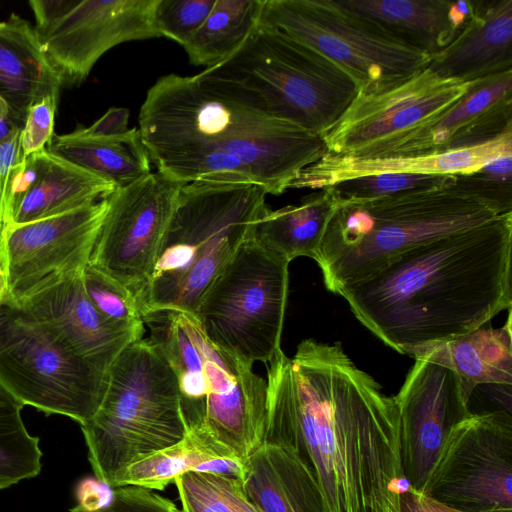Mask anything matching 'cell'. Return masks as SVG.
<instances>
[{
  "label": "cell",
  "instance_id": "cell-1",
  "mask_svg": "<svg viewBox=\"0 0 512 512\" xmlns=\"http://www.w3.org/2000/svg\"><path fill=\"white\" fill-rule=\"evenodd\" d=\"M292 452L314 478L324 512H401L409 487L394 396L341 343L303 340L269 361L264 442Z\"/></svg>",
  "mask_w": 512,
  "mask_h": 512
},
{
  "label": "cell",
  "instance_id": "cell-2",
  "mask_svg": "<svg viewBox=\"0 0 512 512\" xmlns=\"http://www.w3.org/2000/svg\"><path fill=\"white\" fill-rule=\"evenodd\" d=\"M138 122L157 171L185 184L244 163L279 195L327 153L320 135L275 117L256 92L204 71L160 77Z\"/></svg>",
  "mask_w": 512,
  "mask_h": 512
},
{
  "label": "cell",
  "instance_id": "cell-3",
  "mask_svg": "<svg viewBox=\"0 0 512 512\" xmlns=\"http://www.w3.org/2000/svg\"><path fill=\"white\" fill-rule=\"evenodd\" d=\"M512 212L428 240L341 296L382 342L411 357L511 309Z\"/></svg>",
  "mask_w": 512,
  "mask_h": 512
},
{
  "label": "cell",
  "instance_id": "cell-4",
  "mask_svg": "<svg viewBox=\"0 0 512 512\" xmlns=\"http://www.w3.org/2000/svg\"><path fill=\"white\" fill-rule=\"evenodd\" d=\"M509 212L460 175L448 186L338 202L314 260L326 288L341 296L404 251Z\"/></svg>",
  "mask_w": 512,
  "mask_h": 512
},
{
  "label": "cell",
  "instance_id": "cell-5",
  "mask_svg": "<svg viewBox=\"0 0 512 512\" xmlns=\"http://www.w3.org/2000/svg\"><path fill=\"white\" fill-rule=\"evenodd\" d=\"M267 194L254 184H184L137 299L141 316L167 310L194 315L207 288L269 208Z\"/></svg>",
  "mask_w": 512,
  "mask_h": 512
},
{
  "label": "cell",
  "instance_id": "cell-6",
  "mask_svg": "<svg viewBox=\"0 0 512 512\" xmlns=\"http://www.w3.org/2000/svg\"><path fill=\"white\" fill-rule=\"evenodd\" d=\"M142 318L175 373L187 429L206 430L245 463L264 442L266 381L211 343L194 315L167 310Z\"/></svg>",
  "mask_w": 512,
  "mask_h": 512
},
{
  "label": "cell",
  "instance_id": "cell-7",
  "mask_svg": "<svg viewBox=\"0 0 512 512\" xmlns=\"http://www.w3.org/2000/svg\"><path fill=\"white\" fill-rule=\"evenodd\" d=\"M80 426L94 475L110 488L129 464L185 436L175 373L149 339H138L120 353L98 408Z\"/></svg>",
  "mask_w": 512,
  "mask_h": 512
},
{
  "label": "cell",
  "instance_id": "cell-8",
  "mask_svg": "<svg viewBox=\"0 0 512 512\" xmlns=\"http://www.w3.org/2000/svg\"><path fill=\"white\" fill-rule=\"evenodd\" d=\"M203 71L253 90L275 117L321 137L361 88L323 54L263 23L229 58Z\"/></svg>",
  "mask_w": 512,
  "mask_h": 512
},
{
  "label": "cell",
  "instance_id": "cell-9",
  "mask_svg": "<svg viewBox=\"0 0 512 512\" xmlns=\"http://www.w3.org/2000/svg\"><path fill=\"white\" fill-rule=\"evenodd\" d=\"M289 262L252 236L236 250L205 291L194 314L218 348L253 366L281 349Z\"/></svg>",
  "mask_w": 512,
  "mask_h": 512
},
{
  "label": "cell",
  "instance_id": "cell-10",
  "mask_svg": "<svg viewBox=\"0 0 512 512\" xmlns=\"http://www.w3.org/2000/svg\"><path fill=\"white\" fill-rule=\"evenodd\" d=\"M107 374L25 310L0 306V385L24 406L82 425L101 402Z\"/></svg>",
  "mask_w": 512,
  "mask_h": 512
},
{
  "label": "cell",
  "instance_id": "cell-11",
  "mask_svg": "<svg viewBox=\"0 0 512 512\" xmlns=\"http://www.w3.org/2000/svg\"><path fill=\"white\" fill-rule=\"evenodd\" d=\"M260 23L312 47L362 90H377L424 70L432 55L393 36L338 0H264Z\"/></svg>",
  "mask_w": 512,
  "mask_h": 512
},
{
  "label": "cell",
  "instance_id": "cell-12",
  "mask_svg": "<svg viewBox=\"0 0 512 512\" xmlns=\"http://www.w3.org/2000/svg\"><path fill=\"white\" fill-rule=\"evenodd\" d=\"M158 0H31L35 31L62 84L80 85L96 62L128 41L161 37Z\"/></svg>",
  "mask_w": 512,
  "mask_h": 512
},
{
  "label": "cell",
  "instance_id": "cell-13",
  "mask_svg": "<svg viewBox=\"0 0 512 512\" xmlns=\"http://www.w3.org/2000/svg\"><path fill=\"white\" fill-rule=\"evenodd\" d=\"M421 493L467 512L512 509V415L472 412L454 424Z\"/></svg>",
  "mask_w": 512,
  "mask_h": 512
},
{
  "label": "cell",
  "instance_id": "cell-14",
  "mask_svg": "<svg viewBox=\"0 0 512 512\" xmlns=\"http://www.w3.org/2000/svg\"><path fill=\"white\" fill-rule=\"evenodd\" d=\"M184 184L156 171L106 197L89 264L128 289L136 301L151 276Z\"/></svg>",
  "mask_w": 512,
  "mask_h": 512
},
{
  "label": "cell",
  "instance_id": "cell-15",
  "mask_svg": "<svg viewBox=\"0 0 512 512\" xmlns=\"http://www.w3.org/2000/svg\"><path fill=\"white\" fill-rule=\"evenodd\" d=\"M107 209L106 198L77 209L0 230V269L5 304L22 300L89 264Z\"/></svg>",
  "mask_w": 512,
  "mask_h": 512
},
{
  "label": "cell",
  "instance_id": "cell-16",
  "mask_svg": "<svg viewBox=\"0 0 512 512\" xmlns=\"http://www.w3.org/2000/svg\"><path fill=\"white\" fill-rule=\"evenodd\" d=\"M479 80L443 79L425 68L377 90L360 89L341 118L322 137L327 153L367 157L453 105Z\"/></svg>",
  "mask_w": 512,
  "mask_h": 512
},
{
  "label": "cell",
  "instance_id": "cell-17",
  "mask_svg": "<svg viewBox=\"0 0 512 512\" xmlns=\"http://www.w3.org/2000/svg\"><path fill=\"white\" fill-rule=\"evenodd\" d=\"M471 395L449 368L416 359L398 394L399 453L408 484L422 492L451 427L472 413Z\"/></svg>",
  "mask_w": 512,
  "mask_h": 512
},
{
  "label": "cell",
  "instance_id": "cell-18",
  "mask_svg": "<svg viewBox=\"0 0 512 512\" xmlns=\"http://www.w3.org/2000/svg\"><path fill=\"white\" fill-rule=\"evenodd\" d=\"M511 129L512 70H508L480 79L447 109L361 158L445 153L486 143Z\"/></svg>",
  "mask_w": 512,
  "mask_h": 512
},
{
  "label": "cell",
  "instance_id": "cell-19",
  "mask_svg": "<svg viewBox=\"0 0 512 512\" xmlns=\"http://www.w3.org/2000/svg\"><path fill=\"white\" fill-rule=\"evenodd\" d=\"M81 273L46 284L16 306L51 330L78 356L108 372L120 353L142 338L144 328L105 318L88 298Z\"/></svg>",
  "mask_w": 512,
  "mask_h": 512
},
{
  "label": "cell",
  "instance_id": "cell-20",
  "mask_svg": "<svg viewBox=\"0 0 512 512\" xmlns=\"http://www.w3.org/2000/svg\"><path fill=\"white\" fill-rule=\"evenodd\" d=\"M502 156H512V129L486 143L445 153L375 158L326 153L305 168L290 188L323 189L347 179L380 173L464 175Z\"/></svg>",
  "mask_w": 512,
  "mask_h": 512
},
{
  "label": "cell",
  "instance_id": "cell-21",
  "mask_svg": "<svg viewBox=\"0 0 512 512\" xmlns=\"http://www.w3.org/2000/svg\"><path fill=\"white\" fill-rule=\"evenodd\" d=\"M426 68L462 81L512 70V0L474 1L469 21Z\"/></svg>",
  "mask_w": 512,
  "mask_h": 512
},
{
  "label": "cell",
  "instance_id": "cell-22",
  "mask_svg": "<svg viewBox=\"0 0 512 512\" xmlns=\"http://www.w3.org/2000/svg\"><path fill=\"white\" fill-rule=\"evenodd\" d=\"M346 9L432 56L443 50L469 21L474 1L338 0Z\"/></svg>",
  "mask_w": 512,
  "mask_h": 512
},
{
  "label": "cell",
  "instance_id": "cell-23",
  "mask_svg": "<svg viewBox=\"0 0 512 512\" xmlns=\"http://www.w3.org/2000/svg\"><path fill=\"white\" fill-rule=\"evenodd\" d=\"M62 85L34 26L15 13L0 21V96L13 119L24 124L30 106L47 96H59Z\"/></svg>",
  "mask_w": 512,
  "mask_h": 512
},
{
  "label": "cell",
  "instance_id": "cell-24",
  "mask_svg": "<svg viewBox=\"0 0 512 512\" xmlns=\"http://www.w3.org/2000/svg\"><path fill=\"white\" fill-rule=\"evenodd\" d=\"M36 177L12 205L6 224H23L59 215L106 198L115 186L46 148L31 155Z\"/></svg>",
  "mask_w": 512,
  "mask_h": 512
},
{
  "label": "cell",
  "instance_id": "cell-25",
  "mask_svg": "<svg viewBox=\"0 0 512 512\" xmlns=\"http://www.w3.org/2000/svg\"><path fill=\"white\" fill-rule=\"evenodd\" d=\"M244 492L260 512H324L317 484L289 450L263 443L244 464Z\"/></svg>",
  "mask_w": 512,
  "mask_h": 512
},
{
  "label": "cell",
  "instance_id": "cell-26",
  "mask_svg": "<svg viewBox=\"0 0 512 512\" xmlns=\"http://www.w3.org/2000/svg\"><path fill=\"white\" fill-rule=\"evenodd\" d=\"M510 310L506 324L501 328L483 325L466 334L427 347L413 357L425 359L452 370L471 396L479 385H511Z\"/></svg>",
  "mask_w": 512,
  "mask_h": 512
},
{
  "label": "cell",
  "instance_id": "cell-27",
  "mask_svg": "<svg viewBox=\"0 0 512 512\" xmlns=\"http://www.w3.org/2000/svg\"><path fill=\"white\" fill-rule=\"evenodd\" d=\"M46 149L111 182L128 186L151 173V160L138 129L113 137H89L75 130L52 138Z\"/></svg>",
  "mask_w": 512,
  "mask_h": 512
},
{
  "label": "cell",
  "instance_id": "cell-28",
  "mask_svg": "<svg viewBox=\"0 0 512 512\" xmlns=\"http://www.w3.org/2000/svg\"><path fill=\"white\" fill-rule=\"evenodd\" d=\"M330 187L312 193L296 205L267 209L256 221L252 237L289 263L300 256L313 258L336 207Z\"/></svg>",
  "mask_w": 512,
  "mask_h": 512
},
{
  "label": "cell",
  "instance_id": "cell-29",
  "mask_svg": "<svg viewBox=\"0 0 512 512\" xmlns=\"http://www.w3.org/2000/svg\"><path fill=\"white\" fill-rule=\"evenodd\" d=\"M238 459L235 453L202 428H190L177 443L149 453L121 470L111 488L138 486L164 490L179 476L213 459Z\"/></svg>",
  "mask_w": 512,
  "mask_h": 512
},
{
  "label": "cell",
  "instance_id": "cell-30",
  "mask_svg": "<svg viewBox=\"0 0 512 512\" xmlns=\"http://www.w3.org/2000/svg\"><path fill=\"white\" fill-rule=\"evenodd\" d=\"M264 0H215L208 17L183 46L196 66H215L229 58L260 23Z\"/></svg>",
  "mask_w": 512,
  "mask_h": 512
},
{
  "label": "cell",
  "instance_id": "cell-31",
  "mask_svg": "<svg viewBox=\"0 0 512 512\" xmlns=\"http://www.w3.org/2000/svg\"><path fill=\"white\" fill-rule=\"evenodd\" d=\"M24 405L0 385V490L36 477L42 469L39 437L28 433Z\"/></svg>",
  "mask_w": 512,
  "mask_h": 512
},
{
  "label": "cell",
  "instance_id": "cell-32",
  "mask_svg": "<svg viewBox=\"0 0 512 512\" xmlns=\"http://www.w3.org/2000/svg\"><path fill=\"white\" fill-rule=\"evenodd\" d=\"M174 484L182 512H260L246 496L241 479L188 472Z\"/></svg>",
  "mask_w": 512,
  "mask_h": 512
},
{
  "label": "cell",
  "instance_id": "cell-33",
  "mask_svg": "<svg viewBox=\"0 0 512 512\" xmlns=\"http://www.w3.org/2000/svg\"><path fill=\"white\" fill-rule=\"evenodd\" d=\"M458 175L380 173L356 177L330 186L338 202L367 200L382 196L448 186Z\"/></svg>",
  "mask_w": 512,
  "mask_h": 512
},
{
  "label": "cell",
  "instance_id": "cell-34",
  "mask_svg": "<svg viewBox=\"0 0 512 512\" xmlns=\"http://www.w3.org/2000/svg\"><path fill=\"white\" fill-rule=\"evenodd\" d=\"M84 290L95 308L108 320L135 328H144V321L133 294L91 264L81 273Z\"/></svg>",
  "mask_w": 512,
  "mask_h": 512
},
{
  "label": "cell",
  "instance_id": "cell-35",
  "mask_svg": "<svg viewBox=\"0 0 512 512\" xmlns=\"http://www.w3.org/2000/svg\"><path fill=\"white\" fill-rule=\"evenodd\" d=\"M215 0H158L155 21L161 36L184 46L208 17Z\"/></svg>",
  "mask_w": 512,
  "mask_h": 512
},
{
  "label": "cell",
  "instance_id": "cell-36",
  "mask_svg": "<svg viewBox=\"0 0 512 512\" xmlns=\"http://www.w3.org/2000/svg\"><path fill=\"white\" fill-rule=\"evenodd\" d=\"M57 102L58 96L50 95L28 109L20 136L24 159L46 148L51 142Z\"/></svg>",
  "mask_w": 512,
  "mask_h": 512
},
{
  "label": "cell",
  "instance_id": "cell-37",
  "mask_svg": "<svg viewBox=\"0 0 512 512\" xmlns=\"http://www.w3.org/2000/svg\"><path fill=\"white\" fill-rule=\"evenodd\" d=\"M70 512H87L75 506ZM91 512H182L170 499L159 495L154 490L123 486L112 490L110 503L99 510Z\"/></svg>",
  "mask_w": 512,
  "mask_h": 512
},
{
  "label": "cell",
  "instance_id": "cell-38",
  "mask_svg": "<svg viewBox=\"0 0 512 512\" xmlns=\"http://www.w3.org/2000/svg\"><path fill=\"white\" fill-rule=\"evenodd\" d=\"M21 129L16 128L9 136L0 141V221L4 223L5 195L9 175L24 157L21 147Z\"/></svg>",
  "mask_w": 512,
  "mask_h": 512
},
{
  "label": "cell",
  "instance_id": "cell-39",
  "mask_svg": "<svg viewBox=\"0 0 512 512\" xmlns=\"http://www.w3.org/2000/svg\"><path fill=\"white\" fill-rule=\"evenodd\" d=\"M112 490L96 477H84L77 482L74 490L77 507L87 512L104 508L111 501Z\"/></svg>",
  "mask_w": 512,
  "mask_h": 512
},
{
  "label": "cell",
  "instance_id": "cell-40",
  "mask_svg": "<svg viewBox=\"0 0 512 512\" xmlns=\"http://www.w3.org/2000/svg\"><path fill=\"white\" fill-rule=\"evenodd\" d=\"M129 110L112 107L89 127H81L75 131L89 137H113L126 133L128 129Z\"/></svg>",
  "mask_w": 512,
  "mask_h": 512
},
{
  "label": "cell",
  "instance_id": "cell-41",
  "mask_svg": "<svg viewBox=\"0 0 512 512\" xmlns=\"http://www.w3.org/2000/svg\"><path fill=\"white\" fill-rule=\"evenodd\" d=\"M401 512H467L447 506L410 486L401 494ZM480 512H512V509H494Z\"/></svg>",
  "mask_w": 512,
  "mask_h": 512
},
{
  "label": "cell",
  "instance_id": "cell-42",
  "mask_svg": "<svg viewBox=\"0 0 512 512\" xmlns=\"http://www.w3.org/2000/svg\"><path fill=\"white\" fill-rule=\"evenodd\" d=\"M244 464L238 459H213L199 464L193 472L210 473L242 480Z\"/></svg>",
  "mask_w": 512,
  "mask_h": 512
},
{
  "label": "cell",
  "instance_id": "cell-43",
  "mask_svg": "<svg viewBox=\"0 0 512 512\" xmlns=\"http://www.w3.org/2000/svg\"><path fill=\"white\" fill-rule=\"evenodd\" d=\"M7 299V286L4 274L2 270L0 269V306L5 304Z\"/></svg>",
  "mask_w": 512,
  "mask_h": 512
},
{
  "label": "cell",
  "instance_id": "cell-44",
  "mask_svg": "<svg viewBox=\"0 0 512 512\" xmlns=\"http://www.w3.org/2000/svg\"><path fill=\"white\" fill-rule=\"evenodd\" d=\"M7 118L13 119L12 113H11L10 107L7 104V102L0 96V119H7Z\"/></svg>",
  "mask_w": 512,
  "mask_h": 512
},
{
  "label": "cell",
  "instance_id": "cell-45",
  "mask_svg": "<svg viewBox=\"0 0 512 512\" xmlns=\"http://www.w3.org/2000/svg\"><path fill=\"white\" fill-rule=\"evenodd\" d=\"M2 227H3V224L0 222V230L2 229Z\"/></svg>",
  "mask_w": 512,
  "mask_h": 512
}]
</instances>
